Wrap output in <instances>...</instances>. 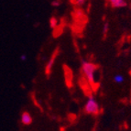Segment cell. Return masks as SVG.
<instances>
[{
	"label": "cell",
	"instance_id": "6da1fadb",
	"mask_svg": "<svg viewBox=\"0 0 131 131\" xmlns=\"http://www.w3.org/2000/svg\"><path fill=\"white\" fill-rule=\"evenodd\" d=\"M82 70L83 74L89 83L93 88H94L95 85V72L97 70V66L95 64L89 62V61H82Z\"/></svg>",
	"mask_w": 131,
	"mask_h": 131
},
{
	"label": "cell",
	"instance_id": "7a4b0ae2",
	"mask_svg": "<svg viewBox=\"0 0 131 131\" xmlns=\"http://www.w3.org/2000/svg\"><path fill=\"white\" fill-rule=\"evenodd\" d=\"M84 111L86 114H90V115H98L99 114L100 107H99L97 101L94 98V96L89 95V98L84 105Z\"/></svg>",
	"mask_w": 131,
	"mask_h": 131
},
{
	"label": "cell",
	"instance_id": "3957f363",
	"mask_svg": "<svg viewBox=\"0 0 131 131\" xmlns=\"http://www.w3.org/2000/svg\"><path fill=\"white\" fill-rule=\"evenodd\" d=\"M57 55H59V48H57L56 50H55V51L53 52L50 60L49 61L48 63H47L46 68H45V73H46L48 76L50 75V72H51V69H52V67H53V64H54V61H55V59H56Z\"/></svg>",
	"mask_w": 131,
	"mask_h": 131
},
{
	"label": "cell",
	"instance_id": "277c9868",
	"mask_svg": "<svg viewBox=\"0 0 131 131\" xmlns=\"http://www.w3.org/2000/svg\"><path fill=\"white\" fill-rule=\"evenodd\" d=\"M21 123L24 126H29L32 123V117L28 112H23L21 115Z\"/></svg>",
	"mask_w": 131,
	"mask_h": 131
},
{
	"label": "cell",
	"instance_id": "5b68a950",
	"mask_svg": "<svg viewBox=\"0 0 131 131\" xmlns=\"http://www.w3.org/2000/svg\"><path fill=\"white\" fill-rule=\"evenodd\" d=\"M113 7H116V8H119V7H124L127 6V3L125 0H108Z\"/></svg>",
	"mask_w": 131,
	"mask_h": 131
},
{
	"label": "cell",
	"instance_id": "8992f818",
	"mask_svg": "<svg viewBox=\"0 0 131 131\" xmlns=\"http://www.w3.org/2000/svg\"><path fill=\"white\" fill-rule=\"evenodd\" d=\"M50 27L51 28H56L58 27V19L55 17L50 18Z\"/></svg>",
	"mask_w": 131,
	"mask_h": 131
},
{
	"label": "cell",
	"instance_id": "52a82bcc",
	"mask_svg": "<svg viewBox=\"0 0 131 131\" xmlns=\"http://www.w3.org/2000/svg\"><path fill=\"white\" fill-rule=\"evenodd\" d=\"M114 82L116 83H122L123 82H124V77L120 74L115 75V77H114Z\"/></svg>",
	"mask_w": 131,
	"mask_h": 131
},
{
	"label": "cell",
	"instance_id": "ba28073f",
	"mask_svg": "<svg viewBox=\"0 0 131 131\" xmlns=\"http://www.w3.org/2000/svg\"><path fill=\"white\" fill-rule=\"evenodd\" d=\"M108 30H109V24H108V23H105V24H104V27H103L104 35H105V34L108 32Z\"/></svg>",
	"mask_w": 131,
	"mask_h": 131
},
{
	"label": "cell",
	"instance_id": "9c48e42d",
	"mask_svg": "<svg viewBox=\"0 0 131 131\" xmlns=\"http://www.w3.org/2000/svg\"><path fill=\"white\" fill-rule=\"evenodd\" d=\"M60 4H61V3H60L59 0H54V1H53V2L51 3V5H52V7H59Z\"/></svg>",
	"mask_w": 131,
	"mask_h": 131
},
{
	"label": "cell",
	"instance_id": "30bf717a",
	"mask_svg": "<svg viewBox=\"0 0 131 131\" xmlns=\"http://www.w3.org/2000/svg\"><path fill=\"white\" fill-rule=\"evenodd\" d=\"M84 2H85V0H77V1H76V3L79 5V6H82V5H83V4H84Z\"/></svg>",
	"mask_w": 131,
	"mask_h": 131
},
{
	"label": "cell",
	"instance_id": "8fae6325",
	"mask_svg": "<svg viewBox=\"0 0 131 131\" xmlns=\"http://www.w3.org/2000/svg\"><path fill=\"white\" fill-rule=\"evenodd\" d=\"M20 60H21L22 61H27V56L25 54H22L21 56H20Z\"/></svg>",
	"mask_w": 131,
	"mask_h": 131
}]
</instances>
